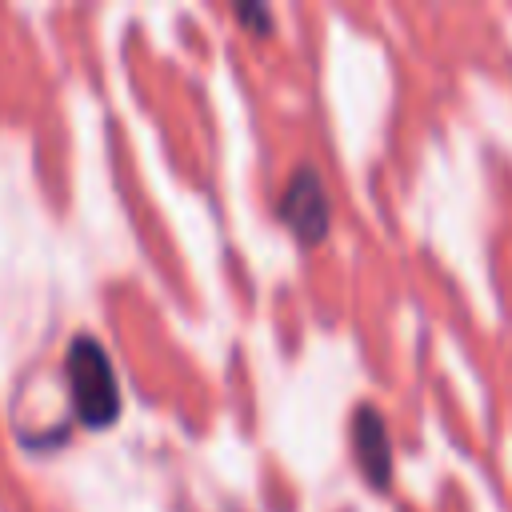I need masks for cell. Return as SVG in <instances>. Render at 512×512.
<instances>
[{
  "instance_id": "6da1fadb",
  "label": "cell",
  "mask_w": 512,
  "mask_h": 512,
  "mask_svg": "<svg viewBox=\"0 0 512 512\" xmlns=\"http://www.w3.org/2000/svg\"><path fill=\"white\" fill-rule=\"evenodd\" d=\"M64 380H68V400L72 416L84 428H112L124 408V392L112 368L108 348L92 332H76L64 348Z\"/></svg>"
},
{
  "instance_id": "3957f363",
  "label": "cell",
  "mask_w": 512,
  "mask_h": 512,
  "mask_svg": "<svg viewBox=\"0 0 512 512\" xmlns=\"http://www.w3.org/2000/svg\"><path fill=\"white\" fill-rule=\"evenodd\" d=\"M348 436H352V460H356L364 484L376 492H388V484H392V436H388L384 416L372 404H360L352 412Z\"/></svg>"
},
{
  "instance_id": "7a4b0ae2",
  "label": "cell",
  "mask_w": 512,
  "mask_h": 512,
  "mask_svg": "<svg viewBox=\"0 0 512 512\" xmlns=\"http://www.w3.org/2000/svg\"><path fill=\"white\" fill-rule=\"evenodd\" d=\"M276 216L280 224L300 240V244H320L332 228V196L324 188V176L312 164H296L276 196Z\"/></svg>"
},
{
  "instance_id": "277c9868",
  "label": "cell",
  "mask_w": 512,
  "mask_h": 512,
  "mask_svg": "<svg viewBox=\"0 0 512 512\" xmlns=\"http://www.w3.org/2000/svg\"><path fill=\"white\" fill-rule=\"evenodd\" d=\"M232 12H236V20H240L248 32H256V36H268V32H272V20H276V16H272V8L260 4V0H244V4H236Z\"/></svg>"
}]
</instances>
